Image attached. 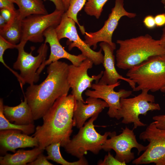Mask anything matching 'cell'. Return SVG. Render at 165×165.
<instances>
[{
  "label": "cell",
  "instance_id": "cell-32",
  "mask_svg": "<svg viewBox=\"0 0 165 165\" xmlns=\"http://www.w3.org/2000/svg\"><path fill=\"white\" fill-rule=\"evenodd\" d=\"M143 23L146 27L149 29H153L156 26L154 17L152 15H149L145 16Z\"/></svg>",
  "mask_w": 165,
  "mask_h": 165
},
{
  "label": "cell",
  "instance_id": "cell-20",
  "mask_svg": "<svg viewBox=\"0 0 165 165\" xmlns=\"http://www.w3.org/2000/svg\"><path fill=\"white\" fill-rule=\"evenodd\" d=\"M43 151L38 147L30 150L19 149L13 154L6 153L0 156V165H27L34 161Z\"/></svg>",
  "mask_w": 165,
  "mask_h": 165
},
{
  "label": "cell",
  "instance_id": "cell-29",
  "mask_svg": "<svg viewBox=\"0 0 165 165\" xmlns=\"http://www.w3.org/2000/svg\"><path fill=\"white\" fill-rule=\"evenodd\" d=\"M28 165H53L52 163L49 162L46 157L44 156L42 153L40 154L37 158L33 161L28 163Z\"/></svg>",
  "mask_w": 165,
  "mask_h": 165
},
{
  "label": "cell",
  "instance_id": "cell-23",
  "mask_svg": "<svg viewBox=\"0 0 165 165\" xmlns=\"http://www.w3.org/2000/svg\"><path fill=\"white\" fill-rule=\"evenodd\" d=\"M61 146V143H53L47 146L45 148L47 151V159L52 160L57 163L62 165H86L88 163L85 157L79 159L77 161L69 162L65 160L62 156L60 148Z\"/></svg>",
  "mask_w": 165,
  "mask_h": 165
},
{
  "label": "cell",
  "instance_id": "cell-10",
  "mask_svg": "<svg viewBox=\"0 0 165 165\" xmlns=\"http://www.w3.org/2000/svg\"><path fill=\"white\" fill-rule=\"evenodd\" d=\"M115 3L114 6L112 9L111 13L103 27L97 31L86 32L85 33L84 41L90 47L93 46V50L97 48L98 43L105 42L109 44L115 50L116 45L112 41V36L119 20L124 16L132 18L136 16L135 13L126 10L124 7V0H115Z\"/></svg>",
  "mask_w": 165,
  "mask_h": 165
},
{
  "label": "cell",
  "instance_id": "cell-6",
  "mask_svg": "<svg viewBox=\"0 0 165 165\" xmlns=\"http://www.w3.org/2000/svg\"><path fill=\"white\" fill-rule=\"evenodd\" d=\"M141 91L140 94L133 97L121 98L120 109L116 118L119 120L123 118L122 123L124 124L133 123L134 130L146 125L140 121L139 115L146 116L149 111L161 109L159 104L155 103L154 95L148 94L146 90Z\"/></svg>",
  "mask_w": 165,
  "mask_h": 165
},
{
  "label": "cell",
  "instance_id": "cell-25",
  "mask_svg": "<svg viewBox=\"0 0 165 165\" xmlns=\"http://www.w3.org/2000/svg\"><path fill=\"white\" fill-rule=\"evenodd\" d=\"M86 0H70L69 7L65 13L69 17L72 19L77 24L82 35H85V30L79 23L77 19L78 13L84 6Z\"/></svg>",
  "mask_w": 165,
  "mask_h": 165
},
{
  "label": "cell",
  "instance_id": "cell-21",
  "mask_svg": "<svg viewBox=\"0 0 165 165\" xmlns=\"http://www.w3.org/2000/svg\"><path fill=\"white\" fill-rule=\"evenodd\" d=\"M23 19L17 10L11 20L4 28L0 29V36L12 44H18L21 37Z\"/></svg>",
  "mask_w": 165,
  "mask_h": 165
},
{
  "label": "cell",
  "instance_id": "cell-2",
  "mask_svg": "<svg viewBox=\"0 0 165 165\" xmlns=\"http://www.w3.org/2000/svg\"><path fill=\"white\" fill-rule=\"evenodd\" d=\"M69 65L57 61L49 65L47 75L38 85H30L24 94L34 120L43 117L59 97L68 94L70 87L68 80Z\"/></svg>",
  "mask_w": 165,
  "mask_h": 165
},
{
  "label": "cell",
  "instance_id": "cell-22",
  "mask_svg": "<svg viewBox=\"0 0 165 165\" xmlns=\"http://www.w3.org/2000/svg\"><path fill=\"white\" fill-rule=\"evenodd\" d=\"M15 3L23 19L32 15L48 14L42 0H15Z\"/></svg>",
  "mask_w": 165,
  "mask_h": 165
},
{
  "label": "cell",
  "instance_id": "cell-35",
  "mask_svg": "<svg viewBox=\"0 0 165 165\" xmlns=\"http://www.w3.org/2000/svg\"><path fill=\"white\" fill-rule=\"evenodd\" d=\"M49 0L52 2L54 4L56 9L66 12L65 8L62 0Z\"/></svg>",
  "mask_w": 165,
  "mask_h": 165
},
{
  "label": "cell",
  "instance_id": "cell-33",
  "mask_svg": "<svg viewBox=\"0 0 165 165\" xmlns=\"http://www.w3.org/2000/svg\"><path fill=\"white\" fill-rule=\"evenodd\" d=\"M154 17L156 26L160 27L165 25V13L158 14Z\"/></svg>",
  "mask_w": 165,
  "mask_h": 165
},
{
  "label": "cell",
  "instance_id": "cell-39",
  "mask_svg": "<svg viewBox=\"0 0 165 165\" xmlns=\"http://www.w3.org/2000/svg\"><path fill=\"white\" fill-rule=\"evenodd\" d=\"M160 91L162 92L165 93V86L161 89Z\"/></svg>",
  "mask_w": 165,
  "mask_h": 165
},
{
  "label": "cell",
  "instance_id": "cell-31",
  "mask_svg": "<svg viewBox=\"0 0 165 165\" xmlns=\"http://www.w3.org/2000/svg\"><path fill=\"white\" fill-rule=\"evenodd\" d=\"M156 126L158 128L165 130V115H158L152 117Z\"/></svg>",
  "mask_w": 165,
  "mask_h": 165
},
{
  "label": "cell",
  "instance_id": "cell-5",
  "mask_svg": "<svg viewBox=\"0 0 165 165\" xmlns=\"http://www.w3.org/2000/svg\"><path fill=\"white\" fill-rule=\"evenodd\" d=\"M98 115L91 117L64 147L68 153L79 159L83 157L88 151L97 154L102 149L103 145L112 132H106L102 135L96 131L94 122Z\"/></svg>",
  "mask_w": 165,
  "mask_h": 165
},
{
  "label": "cell",
  "instance_id": "cell-14",
  "mask_svg": "<svg viewBox=\"0 0 165 165\" xmlns=\"http://www.w3.org/2000/svg\"><path fill=\"white\" fill-rule=\"evenodd\" d=\"M120 84V81L112 85L95 82L92 84L91 88L93 90H86L85 94L87 97L100 99L105 101L108 105V115L110 118H116L120 109L121 98L127 97L132 93L131 91L124 89L115 91L114 89Z\"/></svg>",
  "mask_w": 165,
  "mask_h": 165
},
{
  "label": "cell",
  "instance_id": "cell-7",
  "mask_svg": "<svg viewBox=\"0 0 165 165\" xmlns=\"http://www.w3.org/2000/svg\"><path fill=\"white\" fill-rule=\"evenodd\" d=\"M139 138L149 144L142 154L134 160L132 163L136 165L154 163L165 165V130L157 128L154 121L150 123L141 132Z\"/></svg>",
  "mask_w": 165,
  "mask_h": 165
},
{
  "label": "cell",
  "instance_id": "cell-8",
  "mask_svg": "<svg viewBox=\"0 0 165 165\" xmlns=\"http://www.w3.org/2000/svg\"><path fill=\"white\" fill-rule=\"evenodd\" d=\"M65 12L55 9L50 13L32 15L24 19L22 22V34L20 42L25 44L28 41L42 42L44 39V32L50 28H56Z\"/></svg>",
  "mask_w": 165,
  "mask_h": 165
},
{
  "label": "cell",
  "instance_id": "cell-11",
  "mask_svg": "<svg viewBox=\"0 0 165 165\" xmlns=\"http://www.w3.org/2000/svg\"><path fill=\"white\" fill-rule=\"evenodd\" d=\"M75 23L64 13L59 24L55 28L58 39L60 41L64 38L68 40L67 42L69 50L74 47H77L82 54L91 60L94 64L98 65L102 64L104 55L101 48L98 51L92 50L90 47L79 36L75 26Z\"/></svg>",
  "mask_w": 165,
  "mask_h": 165
},
{
  "label": "cell",
  "instance_id": "cell-1",
  "mask_svg": "<svg viewBox=\"0 0 165 165\" xmlns=\"http://www.w3.org/2000/svg\"><path fill=\"white\" fill-rule=\"evenodd\" d=\"M75 101L72 94L63 95L43 116L42 125L35 128L32 136L36 139L40 148L44 150L50 144L58 142L64 147L70 140Z\"/></svg>",
  "mask_w": 165,
  "mask_h": 165
},
{
  "label": "cell",
  "instance_id": "cell-13",
  "mask_svg": "<svg viewBox=\"0 0 165 165\" xmlns=\"http://www.w3.org/2000/svg\"><path fill=\"white\" fill-rule=\"evenodd\" d=\"M93 64L91 60L87 58L78 66L69 65L68 80L75 101L85 102L82 96L83 92L91 88L94 81L98 82L102 76L103 71L97 75H89L88 70L92 68Z\"/></svg>",
  "mask_w": 165,
  "mask_h": 165
},
{
  "label": "cell",
  "instance_id": "cell-34",
  "mask_svg": "<svg viewBox=\"0 0 165 165\" xmlns=\"http://www.w3.org/2000/svg\"><path fill=\"white\" fill-rule=\"evenodd\" d=\"M0 15L7 23L11 20L14 14H13L10 11L6 9H0Z\"/></svg>",
  "mask_w": 165,
  "mask_h": 165
},
{
  "label": "cell",
  "instance_id": "cell-37",
  "mask_svg": "<svg viewBox=\"0 0 165 165\" xmlns=\"http://www.w3.org/2000/svg\"><path fill=\"white\" fill-rule=\"evenodd\" d=\"M5 20L0 15V29L4 28L7 24Z\"/></svg>",
  "mask_w": 165,
  "mask_h": 165
},
{
  "label": "cell",
  "instance_id": "cell-38",
  "mask_svg": "<svg viewBox=\"0 0 165 165\" xmlns=\"http://www.w3.org/2000/svg\"><path fill=\"white\" fill-rule=\"evenodd\" d=\"M62 0L64 5L66 11L69 6L70 0Z\"/></svg>",
  "mask_w": 165,
  "mask_h": 165
},
{
  "label": "cell",
  "instance_id": "cell-9",
  "mask_svg": "<svg viewBox=\"0 0 165 165\" xmlns=\"http://www.w3.org/2000/svg\"><path fill=\"white\" fill-rule=\"evenodd\" d=\"M25 44L20 42L17 45L16 49L18 51V55L13 67L15 70L20 71L19 74L23 85L25 83L32 85L38 81L39 76L37 72L46 60L48 47L46 43H42L38 50V55L34 56L32 54V50L29 53L25 51Z\"/></svg>",
  "mask_w": 165,
  "mask_h": 165
},
{
  "label": "cell",
  "instance_id": "cell-18",
  "mask_svg": "<svg viewBox=\"0 0 165 165\" xmlns=\"http://www.w3.org/2000/svg\"><path fill=\"white\" fill-rule=\"evenodd\" d=\"M105 108H108L107 103L99 98L88 97L85 102L75 101L73 118L74 127L79 129L87 119L99 115Z\"/></svg>",
  "mask_w": 165,
  "mask_h": 165
},
{
  "label": "cell",
  "instance_id": "cell-30",
  "mask_svg": "<svg viewBox=\"0 0 165 165\" xmlns=\"http://www.w3.org/2000/svg\"><path fill=\"white\" fill-rule=\"evenodd\" d=\"M13 3L8 0H0V9H7L14 14L17 10L15 9Z\"/></svg>",
  "mask_w": 165,
  "mask_h": 165
},
{
  "label": "cell",
  "instance_id": "cell-26",
  "mask_svg": "<svg viewBox=\"0 0 165 165\" xmlns=\"http://www.w3.org/2000/svg\"><path fill=\"white\" fill-rule=\"evenodd\" d=\"M108 0H86L84 11L90 16L99 19L103 10V7Z\"/></svg>",
  "mask_w": 165,
  "mask_h": 165
},
{
  "label": "cell",
  "instance_id": "cell-27",
  "mask_svg": "<svg viewBox=\"0 0 165 165\" xmlns=\"http://www.w3.org/2000/svg\"><path fill=\"white\" fill-rule=\"evenodd\" d=\"M17 45H14L9 42L0 36V61L6 67H8L3 59V55L5 51L8 49L16 48Z\"/></svg>",
  "mask_w": 165,
  "mask_h": 165
},
{
  "label": "cell",
  "instance_id": "cell-16",
  "mask_svg": "<svg viewBox=\"0 0 165 165\" xmlns=\"http://www.w3.org/2000/svg\"><path fill=\"white\" fill-rule=\"evenodd\" d=\"M38 147L36 139L17 130H6L0 131V153L4 155L8 151L14 153L19 148Z\"/></svg>",
  "mask_w": 165,
  "mask_h": 165
},
{
  "label": "cell",
  "instance_id": "cell-15",
  "mask_svg": "<svg viewBox=\"0 0 165 165\" xmlns=\"http://www.w3.org/2000/svg\"><path fill=\"white\" fill-rule=\"evenodd\" d=\"M55 28L51 27L44 32V43H48L50 47V53L49 58L41 65L37 73L39 76L45 66L62 58L66 59L70 61L72 64L79 65L87 58L82 53L77 55L71 54L63 47L57 38Z\"/></svg>",
  "mask_w": 165,
  "mask_h": 165
},
{
  "label": "cell",
  "instance_id": "cell-4",
  "mask_svg": "<svg viewBox=\"0 0 165 165\" xmlns=\"http://www.w3.org/2000/svg\"><path fill=\"white\" fill-rule=\"evenodd\" d=\"M126 76L137 85L133 91L160 90L165 86V54L149 57L129 69Z\"/></svg>",
  "mask_w": 165,
  "mask_h": 165
},
{
  "label": "cell",
  "instance_id": "cell-24",
  "mask_svg": "<svg viewBox=\"0 0 165 165\" xmlns=\"http://www.w3.org/2000/svg\"><path fill=\"white\" fill-rule=\"evenodd\" d=\"M3 99H0V130H17L22 131L26 134L29 135L34 133L35 128L34 124L18 125L12 123L5 116L3 113L4 106Z\"/></svg>",
  "mask_w": 165,
  "mask_h": 165
},
{
  "label": "cell",
  "instance_id": "cell-40",
  "mask_svg": "<svg viewBox=\"0 0 165 165\" xmlns=\"http://www.w3.org/2000/svg\"><path fill=\"white\" fill-rule=\"evenodd\" d=\"M13 2V3H15V0H8Z\"/></svg>",
  "mask_w": 165,
  "mask_h": 165
},
{
  "label": "cell",
  "instance_id": "cell-12",
  "mask_svg": "<svg viewBox=\"0 0 165 165\" xmlns=\"http://www.w3.org/2000/svg\"><path fill=\"white\" fill-rule=\"evenodd\" d=\"M122 133L116 135L115 132L112 133L110 138L107 139L102 146V149L109 152L111 149L116 152L115 158L119 161L128 163L134 159V154L131 151L135 148L138 151V155L145 151L147 146H145L139 143L136 139L133 131L126 127L122 128Z\"/></svg>",
  "mask_w": 165,
  "mask_h": 165
},
{
  "label": "cell",
  "instance_id": "cell-19",
  "mask_svg": "<svg viewBox=\"0 0 165 165\" xmlns=\"http://www.w3.org/2000/svg\"><path fill=\"white\" fill-rule=\"evenodd\" d=\"M3 113L11 123L18 125L34 124V119L31 108L24 97V101L15 106L4 105Z\"/></svg>",
  "mask_w": 165,
  "mask_h": 165
},
{
  "label": "cell",
  "instance_id": "cell-3",
  "mask_svg": "<svg viewBox=\"0 0 165 165\" xmlns=\"http://www.w3.org/2000/svg\"><path fill=\"white\" fill-rule=\"evenodd\" d=\"M119 48L116 52V65L129 70L155 56L165 55L160 40L148 34L125 40H117Z\"/></svg>",
  "mask_w": 165,
  "mask_h": 165
},
{
  "label": "cell",
  "instance_id": "cell-17",
  "mask_svg": "<svg viewBox=\"0 0 165 165\" xmlns=\"http://www.w3.org/2000/svg\"><path fill=\"white\" fill-rule=\"evenodd\" d=\"M101 48L104 52V59L102 64L105 70L99 82L108 85H112L117 83L119 80H123L127 82L134 89L136 84L128 78H125L120 75L117 72L115 66V57L114 55L115 50L108 43L101 42L99 44Z\"/></svg>",
  "mask_w": 165,
  "mask_h": 165
},
{
  "label": "cell",
  "instance_id": "cell-36",
  "mask_svg": "<svg viewBox=\"0 0 165 165\" xmlns=\"http://www.w3.org/2000/svg\"><path fill=\"white\" fill-rule=\"evenodd\" d=\"M159 40L160 45L165 53V25L163 29L162 34Z\"/></svg>",
  "mask_w": 165,
  "mask_h": 165
},
{
  "label": "cell",
  "instance_id": "cell-28",
  "mask_svg": "<svg viewBox=\"0 0 165 165\" xmlns=\"http://www.w3.org/2000/svg\"><path fill=\"white\" fill-rule=\"evenodd\" d=\"M126 163L125 162H122L117 159L108 152V155H106L103 160L99 161L98 163L99 165H126Z\"/></svg>",
  "mask_w": 165,
  "mask_h": 165
}]
</instances>
